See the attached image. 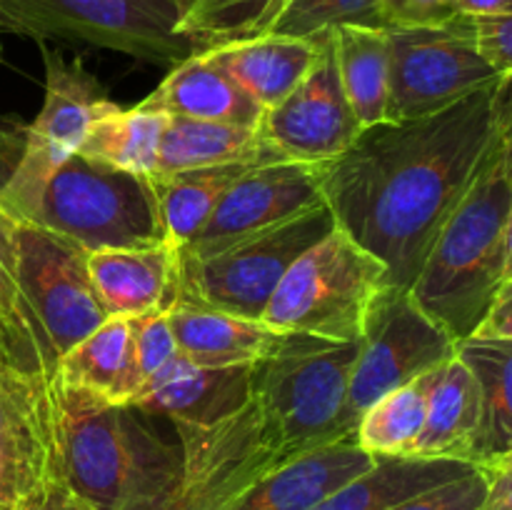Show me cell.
<instances>
[{
	"mask_svg": "<svg viewBox=\"0 0 512 510\" xmlns=\"http://www.w3.org/2000/svg\"><path fill=\"white\" fill-rule=\"evenodd\" d=\"M500 83V80H498ZM498 83L428 118L365 128L320 165L335 225L410 290L498 133Z\"/></svg>",
	"mask_w": 512,
	"mask_h": 510,
	"instance_id": "6da1fadb",
	"label": "cell"
},
{
	"mask_svg": "<svg viewBox=\"0 0 512 510\" xmlns=\"http://www.w3.org/2000/svg\"><path fill=\"white\" fill-rule=\"evenodd\" d=\"M510 213L508 160L498 130L478 175L445 220L408 290L415 305L455 343L478 330L508 275Z\"/></svg>",
	"mask_w": 512,
	"mask_h": 510,
	"instance_id": "7a4b0ae2",
	"label": "cell"
},
{
	"mask_svg": "<svg viewBox=\"0 0 512 510\" xmlns=\"http://www.w3.org/2000/svg\"><path fill=\"white\" fill-rule=\"evenodd\" d=\"M60 468L95 510H148L180 478V445L148 428L135 405H118L58 380Z\"/></svg>",
	"mask_w": 512,
	"mask_h": 510,
	"instance_id": "3957f363",
	"label": "cell"
},
{
	"mask_svg": "<svg viewBox=\"0 0 512 510\" xmlns=\"http://www.w3.org/2000/svg\"><path fill=\"white\" fill-rule=\"evenodd\" d=\"M358 355L360 340L285 333L278 348L253 365V400L285 460L353 438L348 390Z\"/></svg>",
	"mask_w": 512,
	"mask_h": 510,
	"instance_id": "277c9868",
	"label": "cell"
},
{
	"mask_svg": "<svg viewBox=\"0 0 512 510\" xmlns=\"http://www.w3.org/2000/svg\"><path fill=\"white\" fill-rule=\"evenodd\" d=\"M395 288L383 260L335 225L310 245L275 288L263 323L333 343L363 340L378 300Z\"/></svg>",
	"mask_w": 512,
	"mask_h": 510,
	"instance_id": "5b68a950",
	"label": "cell"
},
{
	"mask_svg": "<svg viewBox=\"0 0 512 510\" xmlns=\"http://www.w3.org/2000/svg\"><path fill=\"white\" fill-rule=\"evenodd\" d=\"M0 33L115 50L170 68L203 53L183 33L180 0H0Z\"/></svg>",
	"mask_w": 512,
	"mask_h": 510,
	"instance_id": "8992f818",
	"label": "cell"
},
{
	"mask_svg": "<svg viewBox=\"0 0 512 510\" xmlns=\"http://www.w3.org/2000/svg\"><path fill=\"white\" fill-rule=\"evenodd\" d=\"M28 223L65 235L88 253L165 240L150 178L80 153L70 155L45 183Z\"/></svg>",
	"mask_w": 512,
	"mask_h": 510,
	"instance_id": "52a82bcc",
	"label": "cell"
},
{
	"mask_svg": "<svg viewBox=\"0 0 512 510\" xmlns=\"http://www.w3.org/2000/svg\"><path fill=\"white\" fill-rule=\"evenodd\" d=\"M330 230H335L333 213L318 205L205 258L178 253V298L263 320L290 265Z\"/></svg>",
	"mask_w": 512,
	"mask_h": 510,
	"instance_id": "ba28073f",
	"label": "cell"
},
{
	"mask_svg": "<svg viewBox=\"0 0 512 510\" xmlns=\"http://www.w3.org/2000/svg\"><path fill=\"white\" fill-rule=\"evenodd\" d=\"M45 65V100L25 125V145L13 175L0 190V210L15 220L33 218L35 203L55 170L80 150L90 125L113 110V100L80 58H63L48 43H38Z\"/></svg>",
	"mask_w": 512,
	"mask_h": 510,
	"instance_id": "9c48e42d",
	"label": "cell"
},
{
	"mask_svg": "<svg viewBox=\"0 0 512 510\" xmlns=\"http://www.w3.org/2000/svg\"><path fill=\"white\" fill-rule=\"evenodd\" d=\"M388 30V123L428 118L500 80L478 48L470 15Z\"/></svg>",
	"mask_w": 512,
	"mask_h": 510,
	"instance_id": "30bf717a",
	"label": "cell"
},
{
	"mask_svg": "<svg viewBox=\"0 0 512 510\" xmlns=\"http://www.w3.org/2000/svg\"><path fill=\"white\" fill-rule=\"evenodd\" d=\"M173 425L180 443V478L148 510H233L285 460L265 433L255 400L218 425Z\"/></svg>",
	"mask_w": 512,
	"mask_h": 510,
	"instance_id": "8fae6325",
	"label": "cell"
},
{
	"mask_svg": "<svg viewBox=\"0 0 512 510\" xmlns=\"http://www.w3.org/2000/svg\"><path fill=\"white\" fill-rule=\"evenodd\" d=\"M20 283L58 358L110 318L90 275L88 250L43 225L13 218Z\"/></svg>",
	"mask_w": 512,
	"mask_h": 510,
	"instance_id": "7c38bea8",
	"label": "cell"
},
{
	"mask_svg": "<svg viewBox=\"0 0 512 510\" xmlns=\"http://www.w3.org/2000/svg\"><path fill=\"white\" fill-rule=\"evenodd\" d=\"M455 355V340L415 305L408 290L390 288L368 320L348 390V410L358 418L390 390L415 383Z\"/></svg>",
	"mask_w": 512,
	"mask_h": 510,
	"instance_id": "4fadbf2b",
	"label": "cell"
},
{
	"mask_svg": "<svg viewBox=\"0 0 512 510\" xmlns=\"http://www.w3.org/2000/svg\"><path fill=\"white\" fill-rule=\"evenodd\" d=\"M58 483V388L0 368V510L28 508Z\"/></svg>",
	"mask_w": 512,
	"mask_h": 510,
	"instance_id": "5bb4252c",
	"label": "cell"
},
{
	"mask_svg": "<svg viewBox=\"0 0 512 510\" xmlns=\"http://www.w3.org/2000/svg\"><path fill=\"white\" fill-rule=\"evenodd\" d=\"M260 133L285 160L308 165L330 163L363 133L340 80L333 35H318L313 65L275 108L265 110Z\"/></svg>",
	"mask_w": 512,
	"mask_h": 510,
	"instance_id": "9a60e30c",
	"label": "cell"
},
{
	"mask_svg": "<svg viewBox=\"0 0 512 510\" xmlns=\"http://www.w3.org/2000/svg\"><path fill=\"white\" fill-rule=\"evenodd\" d=\"M318 205H325L320 165L293 160L255 165L230 185L205 228L178 253L205 258Z\"/></svg>",
	"mask_w": 512,
	"mask_h": 510,
	"instance_id": "2e32d148",
	"label": "cell"
},
{
	"mask_svg": "<svg viewBox=\"0 0 512 510\" xmlns=\"http://www.w3.org/2000/svg\"><path fill=\"white\" fill-rule=\"evenodd\" d=\"M253 400V365L208 368L175 355L140 385L133 405L140 413L163 415L170 423L218 425Z\"/></svg>",
	"mask_w": 512,
	"mask_h": 510,
	"instance_id": "e0dca14e",
	"label": "cell"
},
{
	"mask_svg": "<svg viewBox=\"0 0 512 510\" xmlns=\"http://www.w3.org/2000/svg\"><path fill=\"white\" fill-rule=\"evenodd\" d=\"M375 460L360 448L355 435L320 445L275 465L233 510H313L345 483L368 473Z\"/></svg>",
	"mask_w": 512,
	"mask_h": 510,
	"instance_id": "ac0fdd59",
	"label": "cell"
},
{
	"mask_svg": "<svg viewBox=\"0 0 512 510\" xmlns=\"http://www.w3.org/2000/svg\"><path fill=\"white\" fill-rule=\"evenodd\" d=\"M88 263L108 315L138 318L168 310L178 298V248L168 240L140 248L95 250Z\"/></svg>",
	"mask_w": 512,
	"mask_h": 510,
	"instance_id": "d6986e66",
	"label": "cell"
},
{
	"mask_svg": "<svg viewBox=\"0 0 512 510\" xmlns=\"http://www.w3.org/2000/svg\"><path fill=\"white\" fill-rule=\"evenodd\" d=\"M425 425L413 458L463 460L475 465L483 393L478 378L458 353L425 373Z\"/></svg>",
	"mask_w": 512,
	"mask_h": 510,
	"instance_id": "ffe728a7",
	"label": "cell"
},
{
	"mask_svg": "<svg viewBox=\"0 0 512 510\" xmlns=\"http://www.w3.org/2000/svg\"><path fill=\"white\" fill-rule=\"evenodd\" d=\"M168 318L178 340V353L190 363L208 368L260 363L285 335L263 320L225 313L185 298L170 305Z\"/></svg>",
	"mask_w": 512,
	"mask_h": 510,
	"instance_id": "44dd1931",
	"label": "cell"
},
{
	"mask_svg": "<svg viewBox=\"0 0 512 510\" xmlns=\"http://www.w3.org/2000/svg\"><path fill=\"white\" fill-rule=\"evenodd\" d=\"M145 108L173 118L210 120L260 128L265 110L205 53L173 65L163 83L140 100Z\"/></svg>",
	"mask_w": 512,
	"mask_h": 510,
	"instance_id": "7402d4cb",
	"label": "cell"
},
{
	"mask_svg": "<svg viewBox=\"0 0 512 510\" xmlns=\"http://www.w3.org/2000/svg\"><path fill=\"white\" fill-rule=\"evenodd\" d=\"M263 110L275 108L313 65L318 38L253 35L203 50Z\"/></svg>",
	"mask_w": 512,
	"mask_h": 510,
	"instance_id": "603a6c76",
	"label": "cell"
},
{
	"mask_svg": "<svg viewBox=\"0 0 512 510\" xmlns=\"http://www.w3.org/2000/svg\"><path fill=\"white\" fill-rule=\"evenodd\" d=\"M58 380L90 390L118 405H133L143 373L138 368L130 318L110 315L88 338L75 343L60 358Z\"/></svg>",
	"mask_w": 512,
	"mask_h": 510,
	"instance_id": "cb8c5ba5",
	"label": "cell"
},
{
	"mask_svg": "<svg viewBox=\"0 0 512 510\" xmlns=\"http://www.w3.org/2000/svg\"><path fill=\"white\" fill-rule=\"evenodd\" d=\"M0 338L13 365L45 388H58L60 358L25 295L13 243V218L0 210Z\"/></svg>",
	"mask_w": 512,
	"mask_h": 510,
	"instance_id": "d4e9b609",
	"label": "cell"
},
{
	"mask_svg": "<svg viewBox=\"0 0 512 510\" xmlns=\"http://www.w3.org/2000/svg\"><path fill=\"white\" fill-rule=\"evenodd\" d=\"M278 160L285 158L263 138L260 128L168 115L155 173H180V170L233 163H278Z\"/></svg>",
	"mask_w": 512,
	"mask_h": 510,
	"instance_id": "484cf974",
	"label": "cell"
},
{
	"mask_svg": "<svg viewBox=\"0 0 512 510\" xmlns=\"http://www.w3.org/2000/svg\"><path fill=\"white\" fill-rule=\"evenodd\" d=\"M473 463L438 458H378L368 473L335 490L313 510H390L425 490L460 478Z\"/></svg>",
	"mask_w": 512,
	"mask_h": 510,
	"instance_id": "4316f807",
	"label": "cell"
},
{
	"mask_svg": "<svg viewBox=\"0 0 512 510\" xmlns=\"http://www.w3.org/2000/svg\"><path fill=\"white\" fill-rule=\"evenodd\" d=\"M255 165L265 163L213 165V168L150 175L160 220H163L165 240L178 250L185 248L205 228L215 205L223 200L230 185Z\"/></svg>",
	"mask_w": 512,
	"mask_h": 510,
	"instance_id": "83f0119b",
	"label": "cell"
},
{
	"mask_svg": "<svg viewBox=\"0 0 512 510\" xmlns=\"http://www.w3.org/2000/svg\"><path fill=\"white\" fill-rule=\"evenodd\" d=\"M330 35H333L340 80L355 118L360 120L363 130L388 123V30L340 25L330 30Z\"/></svg>",
	"mask_w": 512,
	"mask_h": 510,
	"instance_id": "f1b7e54d",
	"label": "cell"
},
{
	"mask_svg": "<svg viewBox=\"0 0 512 510\" xmlns=\"http://www.w3.org/2000/svg\"><path fill=\"white\" fill-rule=\"evenodd\" d=\"M455 353L468 363L483 393L475 465H483L512 450V340L465 338Z\"/></svg>",
	"mask_w": 512,
	"mask_h": 510,
	"instance_id": "f546056e",
	"label": "cell"
},
{
	"mask_svg": "<svg viewBox=\"0 0 512 510\" xmlns=\"http://www.w3.org/2000/svg\"><path fill=\"white\" fill-rule=\"evenodd\" d=\"M165 125L168 115L160 110L145 108L140 103L135 108L115 105L90 125L78 153L95 163L150 178L158 170Z\"/></svg>",
	"mask_w": 512,
	"mask_h": 510,
	"instance_id": "4dcf8cb0",
	"label": "cell"
},
{
	"mask_svg": "<svg viewBox=\"0 0 512 510\" xmlns=\"http://www.w3.org/2000/svg\"><path fill=\"white\" fill-rule=\"evenodd\" d=\"M425 425L423 380L390 390L358 418L355 440L373 458H413Z\"/></svg>",
	"mask_w": 512,
	"mask_h": 510,
	"instance_id": "1f68e13d",
	"label": "cell"
},
{
	"mask_svg": "<svg viewBox=\"0 0 512 510\" xmlns=\"http://www.w3.org/2000/svg\"><path fill=\"white\" fill-rule=\"evenodd\" d=\"M183 33L203 50L260 33L280 0H180Z\"/></svg>",
	"mask_w": 512,
	"mask_h": 510,
	"instance_id": "d6a6232c",
	"label": "cell"
},
{
	"mask_svg": "<svg viewBox=\"0 0 512 510\" xmlns=\"http://www.w3.org/2000/svg\"><path fill=\"white\" fill-rule=\"evenodd\" d=\"M340 25L385 28L378 0H285L258 35L313 40Z\"/></svg>",
	"mask_w": 512,
	"mask_h": 510,
	"instance_id": "836d02e7",
	"label": "cell"
},
{
	"mask_svg": "<svg viewBox=\"0 0 512 510\" xmlns=\"http://www.w3.org/2000/svg\"><path fill=\"white\" fill-rule=\"evenodd\" d=\"M488 473L480 465L460 478L413 495L390 510H485L488 500Z\"/></svg>",
	"mask_w": 512,
	"mask_h": 510,
	"instance_id": "e575fe53",
	"label": "cell"
},
{
	"mask_svg": "<svg viewBox=\"0 0 512 510\" xmlns=\"http://www.w3.org/2000/svg\"><path fill=\"white\" fill-rule=\"evenodd\" d=\"M130 325H133V345L138 368L143 378L148 380L150 375L163 370L178 355V340H175L168 310H153V313L130 318Z\"/></svg>",
	"mask_w": 512,
	"mask_h": 510,
	"instance_id": "d590c367",
	"label": "cell"
},
{
	"mask_svg": "<svg viewBox=\"0 0 512 510\" xmlns=\"http://www.w3.org/2000/svg\"><path fill=\"white\" fill-rule=\"evenodd\" d=\"M385 28H420L453 20L450 0H378Z\"/></svg>",
	"mask_w": 512,
	"mask_h": 510,
	"instance_id": "8d00e7d4",
	"label": "cell"
},
{
	"mask_svg": "<svg viewBox=\"0 0 512 510\" xmlns=\"http://www.w3.org/2000/svg\"><path fill=\"white\" fill-rule=\"evenodd\" d=\"M480 53L498 70L500 78H512V15L508 18H470Z\"/></svg>",
	"mask_w": 512,
	"mask_h": 510,
	"instance_id": "74e56055",
	"label": "cell"
},
{
	"mask_svg": "<svg viewBox=\"0 0 512 510\" xmlns=\"http://www.w3.org/2000/svg\"><path fill=\"white\" fill-rule=\"evenodd\" d=\"M475 338H498L512 340V275L500 283L483 323L475 330ZM470 335V338H473Z\"/></svg>",
	"mask_w": 512,
	"mask_h": 510,
	"instance_id": "f35d334b",
	"label": "cell"
},
{
	"mask_svg": "<svg viewBox=\"0 0 512 510\" xmlns=\"http://www.w3.org/2000/svg\"><path fill=\"white\" fill-rule=\"evenodd\" d=\"M498 130L500 140H503L505 160H508V175H510V190H512V78H500L498 83ZM512 275V213H510V255H508V275Z\"/></svg>",
	"mask_w": 512,
	"mask_h": 510,
	"instance_id": "ab89813d",
	"label": "cell"
},
{
	"mask_svg": "<svg viewBox=\"0 0 512 510\" xmlns=\"http://www.w3.org/2000/svg\"><path fill=\"white\" fill-rule=\"evenodd\" d=\"M23 510H95L88 500L80 498L73 488H68L65 483L53 485L43 498H38L35 503H30Z\"/></svg>",
	"mask_w": 512,
	"mask_h": 510,
	"instance_id": "60d3db41",
	"label": "cell"
},
{
	"mask_svg": "<svg viewBox=\"0 0 512 510\" xmlns=\"http://www.w3.org/2000/svg\"><path fill=\"white\" fill-rule=\"evenodd\" d=\"M458 15L470 18H508L512 15V0H450Z\"/></svg>",
	"mask_w": 512,
	"mask_h": 510,
	"instance_id": "b9f144b4",
	"label": "cell"
},
{
	"mask_svg": "<svg viewBox=\"0 0 512 510\" xmlns=\"http://www.w3.org/2000/svg\"><path fill=\"white\" fill-rule=\"evenodd\" d=\"M488 500H485V510H512V475L503 470H488Z\"/></svg>",
	"mask_w": 512,
	"mask_h": 510,
	"instance_id": "7bdbcfd3",
	"label": "cell"
},
{
	"mask_svg": "<svg viewBox=\"0 0 512 510\" xmlns=\"http://www.w3.org/2000/svg\"><path fill=\"white\" fill-rule=\"evenodd\" d=\"M480 468H488V470H503V473H510L512 475V450L510 453H503L498 455V458L488 460V463H483Z\"/></svg>",
	"mask_w": 512,
	"mask_h": 510,
	"instance_id": "ee69618b",
	"label": "cell"
},
{
	"mask_svg": "<svg viewBox=\"0 0 512 510\" xmlns=\"http://www.w3.org/2000/svg\"><path fill=\"white\" fill-rule=\"evenodd\" d=\"M0 368H13V370H18L13 365V358H10V353H8V348H5V343H3V338H0ZM20 373V370H18Z\"/></svg>",
	"mask_w": 512,
	"mask_h": 510,
	"instance_id": "f6af8a7d",
	"label": "cell"
},
{
	"mask_svg": "<svg viewBox=\"0 0 512 510\" xmlns=\"http://www.w3.org/2000/svg\"><path fill=\"white\" fill-rule=\"evenodd\" d=\"M0 63H3V33H0Z\"/></svg>",
	"mask_w": 512,
	"mask_h": 510,
	"instance_id": "bcb514c9",
	"label": "cell"
},
{
	"mask_svg": "<svg viewBox=\"0 0 512 510\" xmlns=\"http://www.w3.org/2000/svg\"><path fill=\"white\" fill-rule=\"evenodd\" d=\"M283 3H285V0H280V3H278V8H280V5H283ZM278 8H275V13H278ZM275 13H273V15H275ZM273 15H270V18H273ZM270 18H268V20H270ZM260 30H263V28H260Z\"/></svg>",
	"mask_w": 512,
	"mask_h": 510,
	"instance_id": "7dc6e473",
	"label": "cell"
}]
</instances>
